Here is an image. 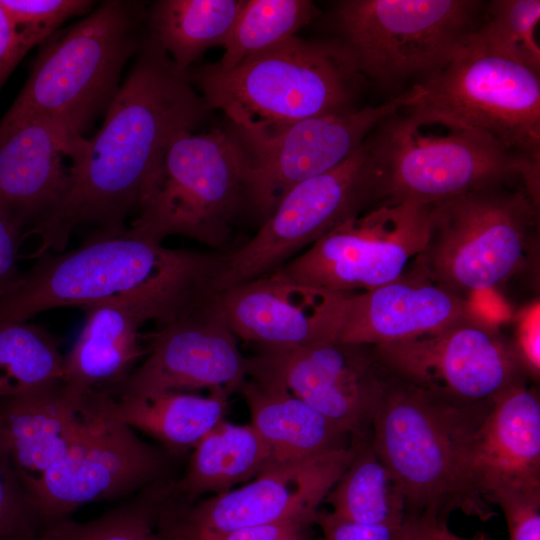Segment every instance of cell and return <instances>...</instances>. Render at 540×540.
Returning <instances> with one entry per match:
<instances>
[{"mask_svg":"<svg viewBox=\"0 0 540 540\" xmlns=\"http://www.w3.org/2000/svg\"><path fill=\"white\" fill-rule=\"evenodd\" d=\"M209 111L188 72L147 34L100 129L81 140L71 159L65 197L24 235L39 238L32 257L63 252L81 225L94 226L95 232L125 229L167 146L195 131Z\"/></svg>","mask_w":540,"mask_h":540,"instance_id":"obj_1","label":"cell"},{"mask_svg":"<svg viewBox=\"0 0 540 540\" xmlns=\"http://www.w3.org/2000/svg\"><path fill=\"white\" fill-rule=\"evenodd\" d=\"M493 400L452 401L392 374L370 443L395 477L407 516L446 522L456 510L483 521L493 515L477 495L469 468L473 439Z\"/></svg>","mask_w":540,"mask_h":540,"instance_id":"obj_2","label":"cell"},{"mask_svg":"<svg viewBox=\"0 0 540 540\" xmlns=\"http://www.w3.org/2000/svg\"><path fill=\"white\" fill-rule=\"evenodd\" d=\"M209 110L240 137L270 136L299 121L353 110L364 78L336 41L298 36L231 69L213 63L188 72Z\"/></svg>","mask_w":540,"mask_h":540,"instance_id":"obj_3","label":"cell"},{"mask_svg":"<svg viewBox=\"0 0 540 540\" xmlns=\"http://www.w3.org/2000/svg\"><path fill=\"white\" fill-rule=\"evenodd\" d=\"M365 146L380 205H432L505 184L539 191L540 163L442 116L399 109L377 124Z\"/></svg>","mask_w":540,"mask_h":540,"instance_id":"obj_4","label":"cell"},{"mask_svg":"<svg viewBox=\"0 0 540 540\" xmlns=\"http://www.w3.org/2000/svg\"><path fill=\"white\" fill-rule=\"evenodd\" d=\"M146 15L142 2L106 0L45 40L25 85L0 119V131L26 118H42L84 137L105 115L126 63L142 47Z\"/></svg>","mask_w":540,"mask_h":540,"instance_id":"obj_5","label":"cell"},{"mask_svg":"<svg viewBox=\"0 0 540 540\" xmlns=\"http://www.w3.org/2000/svg\"><path fill=\"white\" fill-rule=\"evenodd\" d=\"M539 192L487 187L430 205L426 242L407 270L460 297L539 272Z\"/></svg>","mask_w":540,"mask_h":540,"instance_id":"obj_6","label":"cell"},{"mask_svg":"<svg viewBox=\"0 0 540 540\" xmlns=\"http://www.w3.org/2000/svg\"><path fill=\"white\" fill-rule=\"evenodd\" d=\"M0 297V323L27 322L59 307H84L139 288L215 276L225 255L170 249L129 227L93 232L78 248L46 252Z\"/></svg>","mask_w":540,"mask_h":540,"instance_id":"obj_7","label":"cell"},{"mask_svg":"<svg viewBox=\"0 0 540 540\" xmlns=\"http://www.w3.org/2000/svg\"><path fill=\"white\" fill-rule=\"evenodd\" d=\"M242 207L246 158L233 130L184 132L152 171L129 228L158 243L180 235L223 250Z\"/></svg>","mask_w":540,"mask_h":540,"instance_id":"obj_8","label":"cell"},{"mask_svg":"<svg viewBox=\"0 0 540 540\" xmlns=\"http://www.w3.org/2000/svg\"><path fill=\"white\" fill-rule=\"evenodd\" d=\"M484 6L477 0H342L332 23L358 73L392 89L449 63L479 24Z\"/></svg>","mask_w":540,"mask_h":540,"instance_id":"obj_9","label":"cell"},{"mask_svg":"<svg viewBox=\"0 0 540 540\" xmlns=\"http://www.w3.org/2000/svg\"><path fill=\"white\" fill-rule=\"evenodd\" d=\"M396 98L400 109L450 119L540 163V75L516 61L467 42Z\"/></svg>","mask_w":540,"mask_h":540,"instance_id":"obj_10","label":"cell"},{"mask_svg":"<svg viewBox=\"0 0 540 540\" xmlns=\"http://www.w3.org/2000/svg\"><path fill=\"white\" fill-rule=\"evenodd\" d=\"M379 205L364 141L338 166L293 187L251 239L226 253L212 295L278 270L340 224Z\"/></svg>","mask_w":540,"mask_h":540,"instance_id":"obj_11","label":"cell"},{"mask_svg":"<svg viewBox=\"0 0 540 540\" xmlns=\"http://www.w3.org/2000/svg\"><path fill=\"white\" fill-rule=\"evenodd\" d=\"M85 406L77 436L29 496L41 530L69 518L85 504L135 495L166 480L168 459L164 450L98 411L87 397Z\"/></svg>","mask_w":540,"mask_h":540,"instance_id":"obj_12","label":"cell"},{"mask_svg":"<svg viewBox=\"0 0 540 540\" xmlns=\"http://www.w3.org/2000/svg\"><path fill=\"white\" fill-rule=\"evenodd\" d=\"M376 348L397 378L456 402L492 401L531 379L501 324L480 309L437 331Z\"/></svg>","mask_w":540,"mask_h":540,"instance_id":"obj_13","label":"cell"},{"mask_svg":"<svg viewBox=\"0 0 540 540\" xmlns=\"http://www.w3.org/2000/svg\"><path fill=\"white\" fill-rule=\"evenodd\" d=\"M430 205L383 204L351 218L281 268L315 287L354 294L400 278L422 250Z\"/></svg>","mask_w":540,"mask_h":540,"instance_id":"obj_14","label":"cell"},{"mask_svg":"<svg viewBox=\"0 0 540 540\" xmlns=\"http://www.w3.org/2000/svg\"><path fill=\"white\" fill-rule=\"evenodd\" d=\"M248 378L276 382L346 431L370 436L392 373L376 346L331 340L293 349H265L248 358Z\"/></svg>","mask_w":540,"mask_h":540,"instance_id":"obj_15","label":"cell"},{"mask_svg":"<svg viewBox=\"0 0 540 540\" xmlns=\"http://www.w3.org/2000/svg\"><path fill=\"white\" fill-rule=\"evenodd\" d=\"M356 444L326 455L271 466L246 485L190 504L175 501L166 540H205L288 520L314 521L319 505L350 463Z\"/></svg>","mask_w":540,"mask_h":540,"instance_id":"obj_16","label":"cell"},{"mask_svg":"<svg viewBox=\"0 0 540 540\" xmlns=\"http://www.w3.org/2000/svg\"><path fill=\"white\" fill-rule=\"evenodd\" d=\"M203 288L192 279L147 286L82 307L86 319L64 355L62 379L79 394L120 385L146 354L141 329L166 325L193 310Z\"/></svg>","mask_w":540,"mask_h":540,"instance_id":"obj_17","label":"cell"},{"mask_svg":"<svg viewBox=\"0 0 540 540\" xmlns=\"http://www.w3.org/2000/svg\"><path fill=\"white\" fill-rule=\"evenodd\" d=\"M399 109L394 97L378 106L302 120L266 137L244 138L233 131L246 158V207L263 222L293 187L345 161Z\"/></svg>","mask_w":540,"mask_h":540,"instance_id":"obj_18","label":"cell"},{"mask_svg":"<svg viewBox=\"0 0 540 540\" xmlns=\"http://www.w3.org/2000/svg\"><path fill=\"white\" fill-rule=\"evenodd\" d=\"M208 298L151 333L141 363L120 385L104 393L143 397L199 389L239 392L248 378V357Z\"/></svg>","mask_w":540,"mask_h":540,"instance_id":"obj_19","label":"cell"},{"mask_svg":"<svg viewBox=\"0 0 540 540\" xmlns=\"http://www.w3.org/2000/svg\"><path fill=\"white\" fill-rule=\"evenodd\" d=\"M348 294L301 283L280 269L210 295L237 338L265 349L338 340Z\"/></svg>","mask_w":540,"mask_h":540,"instance_id":"obj_20","label":"cell"},{"mask_svg":"<svg viewBox=\"0 0 540 540\" xmlns=\"http://www.w3.org/2000/svg\"><path fill=\"white\" fill-rule=\"evenodd\" d=\"M83 138L42 118L0 131V216L22 238L65 197L71 159Z\"/></svg>","mask_w":540,"mask_h":540,"instance_id":"obj_21","label":"cell"},{"mask_svg":"<svg viewBox=\"0 0 540 540\" xmlns=\"http://www.w3.org/2000/svg\"><path fill=\"white\" fill-rule=\"evenodd\" d=\"M470 475L479 498L540 492V399L528 381L494 398L473 439Z\"/></svg>","mask_w":540,"mask_h":540,"instance_id":"obj_22","label":"cell"},{"mask_svg":"<svg viewBox=\"0 0 540 540\" xmlns=\"http://www.w3.org/2000/svg\"><path fill=\"white\" fill-rule=\"evenodd\" d=\"M84 398L62 378L0 398V453L28 501L77 436L86 414Z\"/></svg>","mask_w":540,"mask_h":540,"instance_id":"obj_23","label":"cell"},{"mask_svg":"<svg viewBox=\"0 0 540 540\" xmlns=\"http://www.w3.org/2000/svg\"><path fill=\"white\" fill-rule=\"evenodd\" d=\"M476 310L474 300L407 270L381 287L348 294L338 340L392 344L442 329Z\"/></svg>","mask_w":540,"mask_h":540,"instance_id":"obj_24","label":"cell"},{"mask_svg":"<svg viewBox=\"0 0 540 540\" xmlns=\"http://www.w3.org/2000/svg\"><path fill=\"white\" fill-rule=\"evenodd\" d=\"M239 392L250 411L251 425L271 449L272 466L352 445L346 431L276 382L247 378Z\"/></svg>","mask_w":540,"mask_h":540,"instance_id":"obj_25","label":"cell"},{"mask_svg":"<svg viewBox=\"0 0 540 540\" xmlns=\"http://www.w3.org/2000/svg\"><path fill=\"white\" fill-rule=\"evenodd\" d=\"M230 396L222 390L211 391L208 396L181 391L143 397L87 394L98 411L152 437L169 455L192 450L224 421Z\"/></svg>","mask_w":540,"mask_h":540,"instance_id":"obj_26","label":"cell"},{"mask_svg":"<svg viewBox=\"0 0 540 540\" xmlns=\"http://www.w3.org/2000/svg\"><path fill=\"white\" fill-rule=\"evenodd\" d=\"M272 463L270 447L251 424L224 420L192 449L184 475L173 481V496L190 504L205 494H223L256 478Z\"/></svg>","mask_w":540,"mask_h":540,"instance_id":"obj_27","label":"cell"},{"mask_svg":"<svg viewBox=\"0 0 540 540\" xmlns=\"http://www.w3.org/2000/svg\"><path fill=\"white\" fill-rule=\"evenodd\" d=\"M244 0H159L146 15L148 36L181 70L209 48L224 46Z\"/></svg>","mask_w":540,"mask_h":540,"instance_id":"obj_28","label":"cell"},{"mask_svg":"<svg viewBox=\"0 0 540 540\" xmlns=\"http://www.w3.org/2000/svg\"><path fill=\"white\" fill-rule=\"evenodd\" d=\"M354 443L353 458L325 497L330 512L362 524H403L406 505L395 477L374 451L370 436Z\"/></svg>","mask_w":540,"mask_h":540,"instance_id":"obj_29","label":"cell"},{"mask_svg":"<svg viewBox=\"0 0 540 540\" xmlns=\"http://www.w3.org/2000/svg\"><path fill=\"white\" fill-rule=\"evenodd\" d=\"M172 480L160 481L87 522L65 518L45 527L35 540H165L161 519Z\"/></svg>","mask_w":540,"mask_h":540,"instance_id":"obj_30","label":"cell"},{"mask_svg":"<svg viewBox=\"0 0 540 540\" xmlns=\"http://www.w3.org/2000/svg\"><path fill=\"white\" fill-rule=\"evenodd\" d=\"M319 13L309 0H244L227 38L221 59L213 63L228 70L243 60L291 37Z\"/></svg>","mask_w":540,"mask_h":540,"instance_id":"obj_31","label":"cell"},{"mask_svg":"<svg viewBox=\"0 0 540 540\" xmlns=\"http://www.w3.org/2000/svg\"><path fill=\"white\" fill-rule=\"evenodd\" d=\"M63 364L60 342L45 328L0 323V398L61 379Z\"/></svg>","mask_w":540,"mask_h":540,"instance_id":"obj_32","label":"cell"},{"mask_svg":"<svg viewBox=\"0 0 540 540\" xmlns=\"http://www.w3.org/2000/svg\"><path fill=\"white\" fill-rule=\"evenodd\" d=\"M539 0L486 2L468 43L516 61L540 75Z\"/></svg>","mask_w":540,"mask_h":540,"instance_id":"obj_33","label":"cell"},{"mask_svg":"<svg viewBox=\"0 0 540 540\" xmlns=\"http://www.w3.org/2000/svg\"><path fill=\"white\" fill-rule=\"evenodd\" d=\"M90 0H0L28 52L57 32L68 19L87 15Z\"/></svg>","mask_w":540,"mask_h":540,"instance_id":"obj_34","label":"cell"},{"mask_svg":"<svg viewBox=\"0 0 540 540\" xmlns=\"http://www.w3.org/2000/svg\"><path fill=\"white\" fill-rule=\"evenodd\" d=\"M40 531L24 491L0 453V540H35Z\"/></svg>","mask_w":540,"mask_h":540,"instance_id":"obj_35","label":"cell"},{"mask_svg":"<svg viewBox=\"0 0 540 540\" xmlns=\"http://www.w3.org/2000/svg\"><path fill=\"white\" fill-rule=\"evenodd\" d=\"M494 504L505 515L509 540H540V492L500 497Z\"/></svg>","mask_w":540,"mask_h":540,"instance_id":"obj_36","label":"cell"},{"mask_svg":"<svg viewBox=\"0 0 540 540\" xmlns=\"http://www.w3.org/2000/svg\"><path fill=\"white\" fill-rule=\"evenodd\" d=\"M404 523L362 524L319 510L314 519L322 532L320 540H399Z\"/></svg>","mask_w":540,"mask_h":540,"instance_id":"obj_37","label":"cell"},{"mask_svg":"<svg viewBox=\"0 0 540 540\" xmlns=\"http://www.w3.org/2000/svg\"><path fill=\"white\" fill-rule=\"evenodd\" d=\"M519 317L511 341L529 377L536 381L540 375L539 302L532 303Z\"/></svg>","mask_w":540,"mask_h":540,"instance_id":"obj_38","label":"cell"},{"mask_svg":"<svg viewBox=\"0 0 540 540\" xmlns=\"http://www.w3.org/2000/svg\"><path fill=\"white\" fill-rule=\"evenodd\" d=\"M22 236L0 216V297L10 291L20 279L18 266Z\"/></svg>","mask_w":540,"mask_h":540,"instance_id":"obj_39","label":"cell"},{"mask_svg":"<svg viewBox=\"0 0 540 540\" xmlns=\"http://www.w3.org/2000/svg\"><path fill=\"white\" fill-rule=\"evenodd\" d=\"M26 53L10 17L0 4V89Z\"/></svg>","mask_w":540,"mask_h":540,"instance_id":"obj_40","label":"cell"},{"mask_svg":"<svg viewBox=\"0 0 540 540\" xmlns=\"http://www.w3.org/2000/svg\"><path fill=\"white\" fill-rule=\"evenodd\" d=\"M438 521L431 517H406L399 540H434Z\"/></svg>","mask_w":540,"mask_h":540,"instance_id":"obj_41","label":"cell"},{"mask_svg":"<svg viewBox=\"0 0 540 540\" xmlns=\"http://www.w3.org/2000/svg\"><path fill=\"white\" fill-rule=\"evenodd\" d=\"M434 540H468V539L461 538L457 536L456 534H454L453 532H451L448 529L446 522H439L435 526ZM474 540H483V539H474Z\"/></svg>","mask_w":540,"mask_h":540,"instance_id":"obj_42","label":"cell"}]
</instances>
